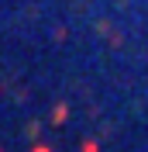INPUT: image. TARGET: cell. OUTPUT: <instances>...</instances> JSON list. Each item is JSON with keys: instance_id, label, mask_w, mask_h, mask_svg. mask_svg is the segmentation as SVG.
Returning <instances> with one entry per match:
<instances>
[{"instance_id": "6da1fadb", "label": "cell", "mask_w": 148, "mask_h": 152, "mask_svg": "<svg viewBox=\"0 0 148 152\" xmlns=\"http://www.w3.org/2000/svg\"><path fill=\"white\" fill-rule=\"evenodd\" d=\"M65 114H69V111H65V104H59V107H55V114H52V121L62 124V121H65Z\"/></svg>"}, {"instance_id": "7a4b0ae2", "label": "cell", "mask_w": 148, "mask_h": 152, "mask_svg": "<svg viewBox=\"0 0 148 152\" xmlns=\"http://www.w3.org/2000/svg\"><path fill=\"white\" fill-rule=\"evenodd\" d=\"M83 152H96V145H93V142H86V145H83Z\"/></svg>"}, {"instance_id": "3957f363", "label": "cell", "mask_w": 148, "mask_h": 152, "mask_svg": "<svg viewBox=\"0 0 148 152\" xmlns=\"http://www.w3.org/2000/svg\"><path fill=\"white\" fill-rule=\"evenodd\" d=\"M31 152H52V149H45V145H35V149H31Z\"/></svg>"}]
</instances>
